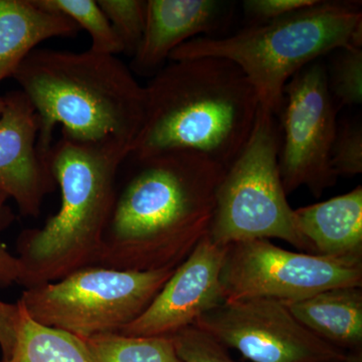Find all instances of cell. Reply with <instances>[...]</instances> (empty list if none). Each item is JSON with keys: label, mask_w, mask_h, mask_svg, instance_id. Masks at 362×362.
Instances as JSON below:
<instances>
[{"label": "cell", "mask_w": 362, "mask_h": 362, "mask_svg": "<svg viewBox=\"0 0 362 362\" xmlns=\"http://www.w3.org/2000/svg\"><path fill=\"white\" fill-rule=\"evenodd\" d=\"M144 88V120L130 159L187 151L226 169L244 148L258 116L256 90L226 59L168 61Z\"/></svg>", "instance_id": "obj_2"}, {"label": "cell", "mask_w": 362, "mask_h": 362, "mask_svg": "<svg viewBox=\"0 0 362 362\" xmlns=\"http://www.w3.org/2000/svg\"><path fill=\"white\" fill-rule=\"evenodd\" d=\"M8 199L4 192H0V232L13 223V214L7 206ZM20 277L21 267L18 257L7 251L0 243V286L9 287L18 284Z\"/></svg>", "instance_id": "obj_25"}, {"label": "cell", "mask_w": 362, "mask_h": 362, "mask_svg": "<svg viewBox=\"0 0 362 362\" xmlns=\"http://www.w3.org/2000/svg\"><path fill=\"white\" fill-rule=\"evenodd\" d=\"M226 301L266 298L290 303L339 287H362V259L292 252L270 240L226 247L221 271Z\"/></svg>", "instance_id": "obj_8"}, {"label": "cell", "mask_w": 362, "mask_h": 362, "mask_svg": "<svg viewBox=\"0 0 362 362\" xmlns=\"http://www.w3.org/2000/svg\"><path fill=\"white\" fill-rule=\"evenodd\" d=\"M20 320L18 303L11 304L0 300V350L2 358L11 356L16 344V331Z\"/></svg>", "instance_id": "obj_26"}, {"label": "cell", "mask_w": 362, "mask_h": 362, "mask_svg": "<svg viewBox=\"0 0 362 362\" xmlns=\"http://www.w3.org/2000/svg\"><path fill=\"white\" fill-rule=\"evenodd\" d=\"M175 269L87 267L25 289L18 302L35 322L76 337L119 333L148 308Z\"/></svg>", "instance_id": "obj_7"}, {"label": "cell", "mask_w": 362, "mask_h": 362, "mask_svg": "<svg viewBox=\"0 0 362 362\" xmlns=\"http://www.w3.org/2000/svg\"><path fill=\"white\" fill-rule=\"evenodd\" d=\"M349 362H362V356H350Z\"/></svg>", "instance_id": "obj_27"}, {"label": "cell", "mask_w": 362, "mask_h": 362, "mask_svg": "<svg viewBox=\"0 0 362 362\" xmlns=\"http://www.w3.org/2000/svg\"><path fill=\"white\" fill-rule=\"evenodd\" d=\"M232 4L218 0H147L146 25L131 71L153 77L181 45L216 37L230 21Z\"/></svg>", "instance_id": "obj_13"}, {"label": "cell", "mask_w": 362, "mask_h": 362, "mask_svg": "<svg viewBox=\"0 0 362 362\" xmlns=\"http://www.w3.org/2000/svg\"><path fill=\"white\" fill-rule=\"evenodd\" d=\"M4 97L0 96V115H1V112L4 110Z\"/></svg>", "instance_id": "obj_28"}, {"label": "cell", "mask_w": 362, "mask_h": 362, "mask_svg": "<svg viewBox=\"0 0 362 362\" xmlns=\"http://www.w3.org/2000/svg\"><path fill=\"white\" fill-rule=\"evenodd\" d=\"M325 66L317 59L285 86L278 161L287 195L305 187L320 197L337 183L330 156L338 110L328 90Z\"/></svg>", "instance_id": "obj_9"}, {"label": "cell", "mask_w": 362, "mask_h": 362, "mask_svg": "<svg viewBox=\"0 0 362 362\" xmlns=\"http://www.w3.org/2000/svg\"><path fill=\"white\" fill-rule=\"evenodd\" d=\"M330 163L338 177H354L362 173V124L361 118L346 119L337 125L331 149Z\"/></svg>", "instance_id": "obj_22"}, {"label": "cell", "mask_w": 362, "mask_h": 362, "mask_svg": "<svg viewBox=\"0 0 362 362\" xmlns=\"http://www.w3.org/2000/svg\"><path fill=\"white\" fill-rule=\"evenodd\" d=\"M81 339L90 362H182L171 337L110 333Z\"/></svg>", "instance_id": "obj_18"}, {"label": "cell", "mask_w": 362, "mask_h": 362, "mask_svg": "<svg viewBox=\"0 0 362 362\" xmlns=\"http://www.w3.org/2000/svg\"><path fill=\"white\" fill-rule=\"evenodd\" d=\"M226 249L206 235L175 269L148 308L119 333L136 337H171L223 304L221 271Z\"/></svg>", "instance_id": "obj_11"}, {"label": "cell", "mask_w": 362, "mask_h": 362, "mask_svg": "<svg viewBox=\"0 0 362 362\" xmlns=\"http://www.w3.org/2000/svg\"><path fill=\"white\" fill-rule=\"evenodd\" d=\"M316 337L347 354H362V288L339 287L286 303Z\"/></svg>", "instance_id": "obj_16"}, {"label": "cell", "mask_w": 362, "mask_h": 362, "mask_svg": "<svg viewBox=\"0 0 362 362\" xmlns=\"http://www.w3.org/2000/svg\"><path fill=\"white\" fill-rule=\"evenodd\" d=\"M171 339L182 362H235L228 349L194 325L175 333Z\"/></svg>", "instance_id": "obj_23"}, {"label": "cell", "mask_w": 362, "mask_h": 362, "mask_svg": "<svg viewBox=\"0 0 362 362\" xmlns=\"http://www.w3.org/2000/svg\"><path fill=\"white\" fill-rule=\"evenodd\" d=\"M78 26L37 0H0V82L13 78L18 66L45 40L74 37Z\"/></svg>", "instance_id": "obj_15"}, {"label": "cell", "mask_w": 362, "mask_h": 362, "mask_svg": "<svg viewBox=\"0 0 362 362\" xmlns=\"http://www.w3.org/2000/svg\"><path fill=\"white\" fill-rule=\"evenodd\" d=\"M351 1H318L228 37H199L181 45L175 59L214 57L232 62L246 75L259 107L280 114L285 86L317 59L347 45L362 47V13Z\"/></svg>", "instance_id": "obj_5"}, {"label": "cell", "mask_w": 362, "mask_h": 362, "mask_svg": "<svg viewBox=\"0 0 362 362\" xmlns=\"http://www.w3.org/2000/svg\"><path fill=\"white\" fill-rule=\"evenodd\" d=\"M16 303L20 320L16 344L11 356L0 362H90L81 338L35 322Z\"/></svg>", "instance_id": "obj_17"}, {"label": "cell", "mask_w": 362, "mask_h": 362, "mask_svg": "<svg viewBox=\"0 0 362 362\" xmlns=\"http://www.w3.org/2000/svg\"><path fill=\"white\" fill-rule=\"evenodd\" d=\"M122 45L123 54L134 56L146 25L145 0H97Z\"/></svg>", "instance_id": "obj_21"}, {"label": "cell", "mask_w": 362, "mask_h": 362, "mask_svg": "<svg viewBox=\"0 0 362 362\" xmlns=\"http://www.w3.org/2000/svg\"><path fill=\"white\" fill-rule=\"evenodd\" d=\"M0 115V192L23 216L37 218L57 183L47 156L39 148L40 121L21 90L4 96Z\"/></svg>", "instance_id": "obj_12"}, {"label": "cell", "mask_w": 362, "mask_h": 362, "mask_svg": "<svg viewBox=\"0 0 362 362\" xmlns=\"http://www.w3.org/2000/svg\"><path fill=\"white\" fill-rule=\"evenodd\" d=\"M128 154L71 141L52 143L47 160L61 192L58 213L18 240V285L56 282L96 263L115 199L119 170Z\"/></svg>", "instance_id": "obj_4"}, {"label": "cell", "mask_w": 362, "mask_h": 362, "mask_svg": "<svg viewBox=\"0 0 362 362\" xmlns=\"http://www.w3.org/2000/svg\"><path fill=\"white\" fill-rule=\"evenodd\" d=\"M317 1L318 0H247L243 2V8L247 18L254 21L252 25H256L284 18L288 14L314 6Z\"/></svg>", "instance_id": "obj_24"}, {"label": "cell", "mask_w": 362, "mask_h": 362, "mask_svg": "<svg viewBox=\"0 0 362 362\" xmlns=\"http://www.w3.org/2000/svg\"><path fill=\"white\" fill-rule=\"evenodd\" d=\"M280 142L275 115L259 107L246 145L226 169L218 187L207 232L214 244L226 247L244 240L279 239L314 254L298 230L283 187Z\"/></svg>", "instance_id": "obj_6"}, {"label": "cell", "mask_w": 362, "mask_h": 362, "mask_svg": "<svg viewBox=\"0 0 362 362\" xmlns=\"http://www.w3.org/2000/svg\"><path fill=\"white\" fill-rule=\"evenodd\" d=\"M194 326L252 362L350 361V354L316 337L278 300L226 301L199 317Z\"/></svg>", "instance_id": "obj_10"}, {"label": "cell", "mask_w": 362, "mask_h": 362, "mask_svg": "<svg viewBox=\"0 0 362 362\" xmlns=\"http://www.w3.org/2000/svg\"><path fill=\"white\" fill-rule=\"evenodd\" d=\"M326 66L327 86L335 107L362 103V47L347 45L331 52Z\"/></svg>", "instance_id": "obj_20"}, {"label": "cell", "mask_w": 362, "mask_h": 362, "mask_svg": "<svg viewBox=\"0 0 362 362\" xmlns=\"http://www.w3.org/2000/svg\"><path fill=\"white\" fill-rule=\"evenodd\" d=\"M13 78L39 117L44 156L61 126L62 136L71 141L129 156L144 120L145 88L118 57L37 49Z\"/></svg>", "instance_id": "obj_3"}, {"label": "cell", "mask_w": 362, "mask_h": 362, "mask_svg": "<svg viewBox=\"0 0 362 362\" xmlns=\"http://www.w3.org/2000/svg\"><path fill=\"white\" fill-rule=\"evenodd\" d=\"M40 6L63 14L89 33L90 51L118 56L122 45L97 0H37Z\"/></svg>", "instance_id": "obj_19"}, {"label": "cell", "mask_w": 362, "mask_h": 362, "mask_svg": "<svg viewBox=\"0 0 362 362\" xmlns=\"http://www.w3.org/2000/svg\"><path fill=\"white\" fill-rule=\"evenodd\" d=\"M300 233L325 257L362 259V187L294 209Z\"/></svg>", "instance_id": "obj_14"}, {"label": "cell", "mask_w": 362, "mask_h": 362, "mask_svg": "<svg viewBox=\"0 0 362 362\" xmlns=\"http://www.w3.org/2000/svg\"><path fill=\"white\" fill-rule=\"evenodd\" d=\"M126 162L94 266L177 268L209 232L226 169L187 151Z\"/></svg>", "instance_id": "obj_1"}]
</instances>
